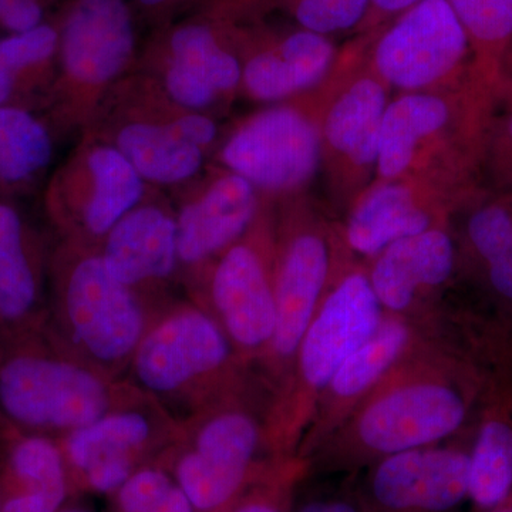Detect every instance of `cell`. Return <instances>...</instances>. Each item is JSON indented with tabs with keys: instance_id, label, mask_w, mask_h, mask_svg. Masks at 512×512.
I'll use <instances>...</instances> for the list:
<instances>
[{
	"instance_id": "cell-1",
	"label": "cell",
	"mask_w": 512,
	"mask_h": 512,
	"mask_svg": "<svg viewBox=\"0 0 512 512\" xmlns=\"http://www.w3.org/2000/svg\"><path fill=\"white\" fill-rule=\"evenodd\" d=\"M424 326L412 352L308 458L311 473L365 470L392 454L443 443L463 427L470 397L460 369L431 323Z\"/></svg>"
},
{
	"instance_id": "cell-2",
	"label": "cell",
	"mask_w": 512,
	"mask_h": 512,
	"mask_svg": "<svg viewBox=\"0 0 512 512\" xmlns=\"http://www.w3.org/2000/svg\"><path fill=\"white\" fill-rule=\"evenodd\" d=\"M383 316L367 272L350 268L338 275L272 394L265 423L269 457L296 456L320 394L343 362L375 333Z\"/></svg>"
},
{
	"instance_id": "cell-3",
	"label": "cell",
	"mask_w": 512,
	"mask_h": 512,
	"mask_svg": "<svg viewBox=\"0 0 512 512\" xmlns=\"http://www.w3.org/2000/svg\"><path fill=\"white\" fill-rule=\"evenodd\" d=\"M251 399L244 380L212 400L167 466L195 512H227L274 460L265 444L269 404Z\"/></svg>"
},
{
	"instance_id": "cell-4",
	"label": "cell",
	"mask_w": 512,
	"mask_h": 512,
	"mask_svg": "<svg viewBox=\"0 0 512 512\" xmlns=\"http://www.w3.org/2000/svg\"><path fill=\"white\" fill-rule=\"evenodd\" d=\"M128 367L147 396L208 404L244 382L247 369L210 309L197 306L151 320Z\"/></svg>"
},
{
	"instance_id": "cell-5",
	"label": "cell",
	"mask_w": 512,
	"mask_h": 512,
	"mask_svg": "<svg viewBox=\"0 0 512 512\" xmlns=\"http://www.w3.org/2000/svg\"><path fill=\"white\" fill-rule=\"evenodd\" d=\"M124 400L109 376L79 359L30 352L0 365V409L26 429L66 436Z\"/></svg>"
},
{
	"instance_id": "cell-6",
	"label": "cell",
	"mask_w": 512,
	"mask_h": 512,
	"mask_svg": "<svg viewBox=\"0 0 512 512\" xmlns=\"http://www.w3.org/2000/svg\"><path fill=\"white\" fill-rule=\"evenodd\" d=\"M136 291L111 275L103 258L74 262L60 292V323L76 359L104 375L130 366L150 325Z\"/></svg>"
},
{
	"instance_id": "cell-7",
	"label": "cell",
	"mask_w": 512,
	"mask_h": 512,
	"mask_svg": "<svg viewBox=\"0 0 512 512\" xmlns=\"http://www.w3.org/2000/svg\"><path fill=\"white\" fill-rule=\"evenodd\" d=\"M333 249L319 229H302L286 241L274 266L276 326L262 357L264 380L274 394L285 379L303 333L338 275Z\"/></svg>"
},
{
	"instance_id": "cell-8",
	"label": "cell",
	"mask_w": 512,
	"mask_h": 512,
	"mask_svg": "<svg viewBox=\"0 0 512 512\" xmlns=\"http://www.w3.org/2000/svg\"><path fill=\"white\" fill-rule=\"evenodd\" d=\"M164 424L147 407L117 404L99 419L63 436L62 446L73 487L113 495L147 463L163 439Z\"/></svg>"
},
{
	"instance_id": "cell-9",
	"label": "cell",
	"mask_w": 512,
	"mask_h": 512,
	"mask_svg": "<svg viewBox=\"0 0 512 512\" xmlns=\"http://www.w3.org/2000/svg\"><path fill=\"white\" fill-rule=\"evenodd\" d=\"M320 158L319 134L291 107L262 111L232 134L222 161L254 187L291 191L308 183Z\"/></svg>"
},
{
	"instance_id": "cell-10",
	"label": "cell",
	"mask_w": 512,
	"mask_h": 512,
	"mask_svg": "<svg viewBox=\"0 0 512 512\" xmlns=\"http://www.w3.org/2000/svg\"><path fill=\"white\" fill-rule=\"evenodd\" d=\"M470 45L447 0H420L380 39L376 70L399 89H426L456 72Z\"/></svg>"
},
{
	"instance_id": "cell-11",
	"label": "cell",
	"mask_w": 512,
	"mask_h": 512,
	"mask_svg": "<svg viewBox=\"0 0 512 512\" xmlns=\"http://www.w3.org/2000/svg\"><path fill=\"white\" fill-rule=\"evenodd\" d=\"M211 313L245 366L261 362L276 326L274 266L261 245L239 241L221 255L211 278Z\"/></svg>"
},
{
	"instance_id": "cell-12",
	"label": "cell",
	"mask_w": 512,
	"mask_h": 512,
	"mask_svg": "<svg viewBox=\"0 0 512 512\" xmlns=\"http://www.w3.org/2000/svg\"><path fill=\"white\" fill-rule=\"evenodd\" d=\"M468 468L461 448H414L367 467L360 497L370 512H448L468 495Z\"/></svg>"
},
{
	"instance_id": "cell-13",
	"label": "cell",
	"mask_w": 512,
	"mask_h": 512,
	"mask_svg": "<svg viewBox=\"0 0 512 512\" xmlns=\"http://www.w3.org/2000/svg\"><path fill=\"white\" fill-rule=\"evenodd\" d=\"M424 329L423 320L384 313L379 328L343 362L320 394L296 456L308 460L384 376L412 352Z\"/></svg>"
},
{
	"instance_id": "cell-14",
	"label": "cell",
	"mask_w": 512,
	"mask_h": 512,
	"mask_svg": "<svg viewBox=\"0 0 512 512\" xmlns=\"http://www.w3.org/2000/svg\"><path fill=\"white\" fill-rule=\"evenodd\" d=\"M367 276L386 315L420 319L424 302L454 271L456 248L443 228L399 239L376 255Z\"/></svg>"
},
{
	"instance_id": "cell-15",
	"label": "cell",
	"mask_w": 512,
	"mask_h": 512,
	"mask_svg": "<svg viewBox=\"0 0 512 512\" xmlns=\"http://www.w3.org/2000/svg\"><path fill=\"white\" fill-rule=\"evenodd\" d=\"M62 60L70 79L99 86L126 67L134 29L124 0H79L66 20Z\"/></svg>"
},
{
	"instance_id": "cell-16",
	"label": "cell",
	"mask_w": 512,
	"mask_h": 512,
	"mask_svg": "<svg viewBox=\"0 0 512 512\" xmlns=\"http://www.w3.org/2000/svg\"><path fill=\"white\" fill-rule=\"evenodd\" d=\"M256 212L255 187L234 173L218 178L177 218L180 264L200 265L244 237Z\"/></svg>"
},
{
	"instance_id": "cell-17",
	"label": "cell",
	"mask_w": 512,
	"mask_h": 512,
	"mask_svg": "<svg viewBox=\"0 0 512 512\" xmlns=\"http://www.w3.org/2000/svg\"><path fill=\"white\" fill-rule=\"evenodd\" d=\"M104 264L121 284L137 286L173 275L178 259L177 220L156 207H136L104 239Z\"/></svg>"
},
{
	"instance_id": "cell-18",
	"label": "cell",
	"mask_w": 512,
	"mask_h": 512,
	"mask_svg": "<svg viewBox=\"0 0 512 512\" xmlns=\"http://www.w3.org/2000/svg\"><path fill=\"white\" fill-rule=\"evenodd\" d=\"M333 56L328 37L303 29L286 37L276 52L252 57L242 70V80L255 99H285L319 83Z\"/></svg>"
},
{
	"instance_id": "cell-19",
	"label": "cell",
	"mask_w": 512,
	"mask_h": 512,
	"mask_svg": "<svg viewBox=\"0 0 512 512\" xmlns=\"http://www.w3.org/2000/svg\"><path fill=\"white\" fill-rule=\"evenodd\" d=\"M434 227L430 212L404 185L386 183L367 192L353 208L345 239L355 254L375 258L383 249Z\"/></svg>"
},
{
	"instance_id": "cell-20",
	"label": "cell",
	"mask_w": 512,
	"mask_h": 512,
	"mask_svg": "<svg viewBox=\"0 0 512 512\" xmlns=\"http://www.w3.org/2000/svg\"><path fill=\"white\" fill-rule=\"evenodd\" d=\"M450 120L446 100L409 93L387 104L377 144V171L384 180L400 177L412 164L417 146Z\"/></svg>"
},
{
	"instance_id": "cell-21",
	"label": "cell",
	"mask_w": 512,
	"mask_h": 512,
	"mask_svg": "<svg viewBox=\"0 0 512 512\" xmlns=\"http://www.w3.org/2000/svg\"><path fill=\"white\" fill-rule=\"evenodd\" d=\"M386 90L375 79L357 80L330 107L323 134L333 150L359 167L376 164Z\"/></svg>"
},
{
	"instance_id": "cell-22",
	"label": "cell",
	"mask_w": 512,
	"mask_h": 512,
	"mask_svg": "<svg viewBox=\"0 0 512 512\" xmlns=\"http://www.w3.org/2000/svg\"><path fill=\"white\" fill-rule=\"evenodd\" d=\"M92 190L84 202L83 227L93 237H106L110 229L137 207L143 178L119 148H93L87 157Z\"/></svg>"
},
{
	"instance_id": "cell-23",
	"label": "cell",
	"mask_w": 512,
	"mask_h": 512,
	"mask_svg": "<svg viewBox=\"0 0 512 512\" xmlns=\"http://www.w3.org/2000/svg\"><path fill=\"white\" fill-rule=\"evenodd\" d=\"M116 147L143 180L157 184L183 183L204 161L202 148L178 137L168 124H128L121 128Z\"/></svg>"
},
{
	"instance_id": "cell-24",
	"label": "cell",
	"mask_w": 512,
	"mask_h": 512,
	"mask_svg": "<svg viewBox=\"0 0 512 512\" xmlns=\"http://www.w3.org/2000/svg\"><path fill=\"white\" fill-rule=\"evenodd\" d=\"M39 285L18 212L0 204V322L22 325L35 312Z\"/></svg>"
},
{
	"instance_id": "cell-25",
	"label": "cell",
	"mask_w": 512,
	"mask_h": 512,
	"mask_svg": "<svg viewBox=\"0 0 512 512\" xmlns=\"http://www.w3.org/2000/svg\"><path fill=\"white\" fill-rule=\"evenodd\" d=\"M512 490V426L500 417L481 424L470 453L468 495L480 508L493 510Z\"/></svg>"
},
{
	"instance_id": "cell-26",
	"label": "cell",
	"mask_w": 512,
	"mask_h": 512,
	"mask_svg": "<svg viewBox=\"0 0 512 512\" xmlns=\"http://www.w3.org/2000/svg\"><path fill=\"white\" fill-rule=\"evenodd\" d=\"M52 151V138L35 116L19 107H0V183H29L45 170Z\"/></svg>"
},
{
	"instance_id": "cell-27",
	"label": "cell",
	"mask_w": 512,
	"mask_h": 512,
	"mask_svg": "<svg viewBox=\"0 0 512 512\" xmlns=\"http://www.w3.org/2000/svg\"><path fill=\"white\" fill-rule=\"evenodd\" d=\"M72 477L62 446L45 434H30L10 447L0 490H25L69 498Z\"/></svg>"
},
{
	"instance_id": "cell-28",
	"label": "cell",
	"mask_w": 512,
	"mask_h": 512,
	"mask_svg": "<svg viewBox=\"0 0 512 512\" xmlns=\"http://www.w3.org/2000/svg\"><path fill=\"white\" fill-rule=\"evenodd\" d=\"M170 64L180 67L215 93L234 90L242 80V69L231 53L222 49L204 26H187L171 39Z\"/></svg>"
},
{
	"instance_id": "cell-29",
	"label": "cell",
	"mask_w": 512,
	"mask_h": 512,
	"mask_svg": "<svg viewBox=\"0 0 512 512\" xmlns=\"http://www.w3.org/2000/svg\"><path fill=\"white\" fill-rule=\"evenodd\" d=\"M114 512H195L170 468L146 463L113 495Z\"/></svg>"
},
{
	"instance_id": "cell-30",
	"label": "cell",
	"mask_w": 512,
	"mask_h": 512,
	"mask_svg": "<svg viewBox=\"0 0 512 512\" xmlns=\"http://www.w3.org/2000/svg\"><path fill=\"white\" fill-rule=\"evenodd\" d=\"M471 45L497 62L512 45V0H447Z\"/></svg>"
},
{
	"instance_id": "cell-31",
	"label": "cell",
	"mask_w": 512,
	"mask_h": 512,
	"mask_svg": "<svg viewBox=\"0 0 512 512\" xmlns=\"http://www.w3.org/2000/svg\"><path fill=\"white\" fill-rule=\"evenodd\" d=\"M309 473L305 458H274L227 512H292L296 488Z\"/></svg>"
},
{
	"instance_id": "cell-32",
	"label": "cell",
	"mask_w": 512,
	"mask_h": 512,
	"mask_svg": "<svg viewBox=\"0 0 512 512\" xmlns=\"http://www.w3.org/2000/svg\"><path fill=\"white\" fill-rule=\"evenodd\" d=\"M57 43L55 29L46 25L0 39V107L8 106L19 77L46 63Z\"/></svg>"
},
{
	"instance_id": "cell-33",
	"label": "cell",
	"mask_w": 512,
	"mask_h": 512,
	"mask_svg": "<svg viewBox=\"0 0 512 512\" xmlns=\"http://www.w3.org/2000/svg\"><path fill=\"white\" fill-rule=\"evenodd\" d=\"M370 0H299L296 19L309 32L319 35L353 28L365 16Z\"/></svg>"
},
{
	"instance_id": "cell-34",
	"label": "cell",
	"mask_w": 512,
	"mask_h": 512,
	"mask_svg": "<svg viewBox=\"0 0 512 512\" xmlns=\"http://www.w3.org/2000/svg\"><path fill=\"white\" fill-rule=\"evenodd\" d=\"M471 247L483 261L512 239V212L504 205L490 204L478 208L467 224Z\"/></svg>"
},
{
	"instance_id": "cell-35",
	"label": "cell",
	"mask_w": 512,
	"mask_h": 512,
	"mask_svg": "<svg viewBox=\"0 0 512 512\" xmlns=\"http://www.w3.org/2000/svg\"><path fill=\"white\" fill-rule=\"evenodd\" d=\"M42 16L37 0H8L0 13V23L13 35H19L42 26Z\"/></svg>"
},
{
	"instance_id": "cell-36",
	"label": "cell",
	"mask_w": 512,
	"mask_h": 512,
	"mask_svg": "<svg viewBox=\"0 0 512 512\" xmlns=\"http://www.w3.org/2000/svg\"><path fill=\"white\" fill-rule=\"evenodd\" d=\"M178 137L195 147H205L217 136L214 121L200 114H188L168 124Z\"/></svg>"
},
{
	"instance_id": "cell-37",
	"label": "cell",
	"mask_w": 512,
	"mask_h": 512,
	"mask_svg": "<svg viewBox=\"0 0 512 512\" xmlns=\"http://www.w3.org/2000/svg\"><path fill=\"white\" fill-rule=\"evenodd\" d=\"M488 279L498 295L512 301V239L485 261Z\"/></svg>"
},
{
	"instance_id": "cell-38",
	"label": "cell",
	"mask_w": 512,
	"mask_h": 512,
	"mask_svg": "<svg viewBox=\"0 0 512 512\" xmlns=\"http://www.w3.org/2000/svg\"><path fill=\"white\" fill-rule=\"evenodd\" d=\"M292 512H370L359 495H329L315 498Z\"/></svg>"
},
{
	"instance_id": "cell-39",
	"label": "cell",
	"mask_w": 512,
	"mask_h": 512,
	"mask_svg": "<svg viewBox=\"0 0 512 512\" xmlns=\"http://www.w3.org/2000/svg\"><path fill=\"white\" fill-rule=\"evenodd\" d=\"M370 2L384 12H400V10L412 8L420 0H370Z\"/></svg>"
},
{
	"instance_id": "cell-40",
	"label": "cell",
	"mask_w": 512,
	"mask_h": 512,
	"mask_svg": "<svg viewBox=\"0 0 512 512\" xmlns=\"http://www.w3.org/2000/svg\"><path fill=\"white\" fill-rule=\"evenodd\" d=\"M503 136L505 140V146H507L508 150V164H510V167L512 168V113L510 114V117H508V119L505 120Z\"/></svg>"
},
{
	"instance_id": "cell-41",
	"label": "cell",
	"mask_w": 512,
	"mask_h": 512,
	"mask_svg": "<svg viewBox=\"0 0 512 512\" xmlns=\"http://www.w3.org/2000/svg\"><path fill=\"white\" fill-rule=\"evenodd\" d=\"M490 512H512V498L508 497L504 503L497 505V507H494Z\"/></svg>"
},
{
	"instance_id": "cell-42",
	"label": "cell",
	"mask_w": 512,
	"mask_h": 512,
	"mask_svg": "<svg viewBox=\"0 0 512 512\" xmlns=\"http://www.w3.org/2000/svg\"><path fill=\"white\" fill-rule=\"evenodd\" d=\"M59 512H90V511L84 510V508H79V507H64Z\"/></svg>"
},
{
	"instance_id": "cell-43",
	"label": "cell",
	"mask_w": 512,
	"mask_h": 512,
	"mask_svg": "<svg viewBox=\"0 0 512 512\" xmlns=\"http://www.w3.org/2000/svg\"><path fill=\"white\" fill-rule=\"evenodd\" d=\"M140 2L146 6H156L160 5V3L165 2V0H140Z\"/></svg>"
}]
</instances>
